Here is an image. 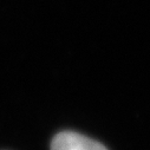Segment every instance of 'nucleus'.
<instances>
[{
	"label": "nucleus",
	"instance_id": "nucleus-1",
	"mask_svg": "<svg viewBox=\"0 0 150 150\" xmlns=\"http://www.w3.org/2000/svg\"><path fill=\"white\" fill-rule=\"evenodd\" d=\"M51 150H108L103 144L84 135L63 131L54 136L51 143Z\"/></svg>",
	"mask_w": 150,
	"mask_h": 150
}]
</instances>
